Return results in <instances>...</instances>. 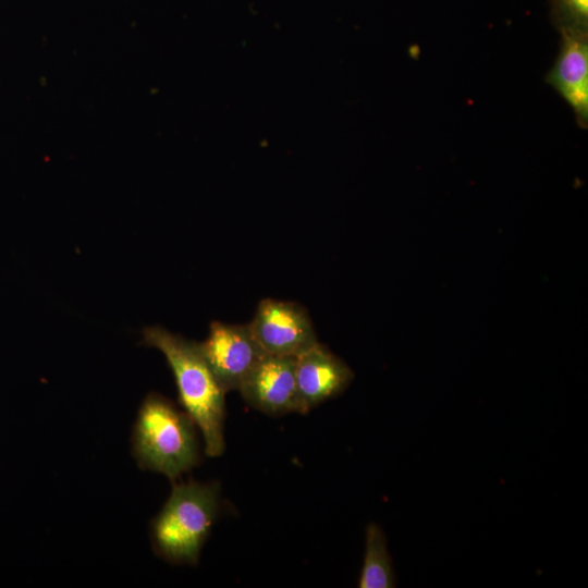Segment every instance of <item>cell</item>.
<instances>
[{"mask_svg":"<svg viewBox=\"0 0 588 588\" xmlns=\"http://www.w3.org/2000/svg\"><path fill=\"white\" fill-rule=\"evenodd\" d=\"M552 17L560 32L587 34L588 0H552Z\"/></svg>","mask_w":588,"mask_h":588,"instance_id":"30bf717a","label":"cell"},{"mask_svg":"<svg viewBox=\"0 0 588 588\" xmlns=\"http://www.w3.org/2000/svg\"><path fill=\"white\" fill-rule=\"evenodd\" d=\"M237 391L249 406L267 415L299 413L295 357L264 354Z\"/></svg>","mask_w":588,"mask_h":588,"instance_id":"8992f818","label":"cell"},{"mask_svg":"<svg viewBox=\"0 0 588 588\" xmlns=\"http://www.w3.org/2000/svg\"><path fill=\"white\" fill-rule=\"evenodd\" d=\"M199 350L222 390H238L244 379L265 354L248 324L212 321Z\"/></svg>","mask_w":588,"mask_h":588,"instance_id":"5b68a950","label":"cell"},{"mask_svg":"<svg viewBox=\"0 0 588 588\" xmlns=\"http://www.w3.org/2000/svg\"><path fill=\"white\" fill-rule=\"evenodd\" d=\"M196 425L164 396L150 393L144 400L133 431V453L143 469L175 480L200 462Z\"/></svg>","mask_w":588,"mask_h":588,"instance_id":"7a4b0ae2","label":"cell"},{"mask_svg":"<svg viewBox=\"0 0 588 588\" xmlns=\"http://www.w3.org/2000/svg\"><path fill=\"white\" fill-rule=\"evenodd\" d=\"M143 343L164 355L175 379L180 403L198 427L206 454L220 456L225 449V392L205 360L198 343L160 326L145 328Z\"/></svg>","mask_w":588,"mask_h":588,"instance_id":"6da1fadb","label":"cell"},{"mask_svg":"<svg viewBox=\"0 0 588 588\" xmlns=\"http://www.w3.org/2000/svg\"><path fill=\"white\" fill-rule=\"evenodd\" d=\"M247 324L268 355L297 357L318 342L307 310L296 302L265 298Z\"/></svg>","mask_w":588,"mask_h":588,"instance_id":"277c9868","label":"cell"},{"mask_svg":"<svg viewBox=\"0 0 588 588\" xmlns=\"http://www.w3.org/2000/svg\"><path fill=\"white\" fill-rule=\"evenodd\" d=\"M219 507L218 483L191 480L175 485L151 525L156 552L171 563H197Z\"/></svg>","mask_w":588,"mask_h":588,"instance_id":"3957f363","label":"cell"},{"mask_svg":"<svg viewBox=\"0 0 588 588\" xmlns=\"http://www.w3.org/2000/svg\"><path fill=\"white\" fill-rule=\"evenodd\" d=\"M358 587H395V575L387 548V538L381 527L375 523L366 528L365 555Z\"/></svg>","mask_w":588,"mask_h":588,"instance_id":"9c48e42d","label":"cell"},{"mask_svg":"<svg viewBox=\"0 0 588 588\" xmlns=\"http://www.w3.org/2000/svg\"><path fill=\"white\" fill-rule=\"evenodd\" d=\"M560 52L547 75L572 107L581 127L588 123V40L586 33L563 30Z\"/></svg>","mask_w":588,"mask_h":588,"instance_id":"ba28073f","label":"cell"},{"mask_svg":"<svg viewBox=\"0 0 588 588\" xmlns=\"http://www.w3.org/2000/svg\"><path fill=\"white\" fill-rule=\"evenodd\" d=\"M299 413L306 414L344 392L354 379L348 365L317 342L295 357Z\"/></svg>","mask_w":588,"mask_h":588,"instance_id":"52a82bcc","label":"cell"}]
</instances>
